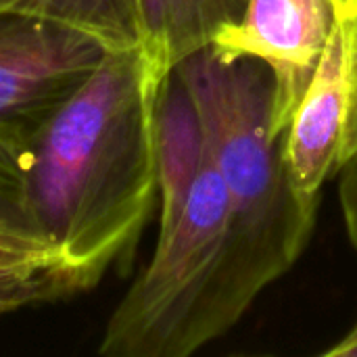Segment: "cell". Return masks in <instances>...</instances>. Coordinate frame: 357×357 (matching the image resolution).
Here are the masks:
<instances>
[{"instance_id":"cell-1","label":"cell","mask_w":357,"mask_h":357,"mask_svg":"<svg viewBox=\"0 0 357 357\" xmlns=\"http://www.w3.org/2000/svg\"><path fill=\"white\" fill-rule=\"evenodd\" d=\"M165 82L144 46L107 50L31 132L23 213L94 287L132 255L153 211Z\"/></svg>"},{"instance_id":"cell-2","label":"cell","mask_w":357,"mask_h":357,"mask_svg":"<svg viewBox=\"0 0 357 357\" xmlns=\"http://www.w3.org/2000/svg\"><path fill=\"white\" fill-rule=\"evenodd\" d=\"M226 188L230 238L205 312L203 347L226 335L305 251L318 207L303 203L282 161L274 126V79L255 59L222 61L209 46L174 69Z\"/></svg>"},{"instance_id":"cell-3","label":"cell","mask_w":357,"mask_h":357,"mask_svg":"<svg viewBox=\"0 0 357 357\" xmlns=\"http://www.w3.org/2000/svg\"><path fill=\"white\" fill-rule=\"evenodd\" d=\"M230 238L226 188L203 144L199 167L176 211L159 220L155 253L107 320L105 357H188L203 349L201 328Z\"/></svg>"},{"instance_id":"cell-4","label":"cell","mask_w":357,"mask_h":357,"mask_svg":"<svg viewBox=\"0 0 357 357\" xmlns=\"http://www.w3.org/2000/svg\"><path fill=\"white\" fill-rule=\"evenodd\" d=\"M105 52L100 42L77 29L0 13V123L33 132Z\"/></svg>"},{"instance_id":"cell-5","label":"cell","mask_w":357,"mask_h":357,"mask_svg":"<svg viewBox=\"0 0 357 357\" xmlns=\"http://www.w3.org/2000/svg\"><path fill=\"white\" fill-rule=\"evenodd\" d=\"M337 15L331 0H247L209 48L222 61H261L274 79V126H287L316 71Z\"/></svg>"},{"instance_id":"cell-6","label":"cell","mask_w":357,"mask_h":357,"mask_svg":"<svg viewBox=\"0 0 357 357\" xmlns=\"http://www.w3.org/2000/svg\"><path fill=\"white\" fill-rule=\"evenodd\" d=\"M354 23L335 19L316 71L282 136V161L297 197L320 205L326 180L339 172L351 98Z\"/></svg>"},{"instance_id":"cell-7","label":"cell","mask_w":357,"mask_h":357,"mask_svg":"<svg viewBox=\"0 0 357 357\" xmlns=\"http://www.w3.org/2000/svg\"><path fill=\"white\" fill-rule=\"evenodd\" d=\"M247 0H142L146 52L163 77L205 50L215 33L234 23Z\"/></svg>"},{"instance_id":"cell-8","label":"cell","mask_w":357,"mask_h":357,"mask_svg":"<svg viewBox=\"0 0 357 357\" xmlns=\"http://www.w3.org/2000/svg\"><path fill=\"white\" fill-rule=\"evenodd\" d=\"M0 13L36 17L77 29L107 50L146 48L142 0H0Z\"/></svg>"},{"instance_id":"cell-9","label":"cell","mask_w":357,"mask_h":357,"mask_svg":"<svg viewBox=\"0 0 357 357\" xmlns=\"http://www.w3.org/2000/svg\"><path fill=\"white\" fill-rule=\"evenodd\" d=\"M92 287L65 257L0 264V318L29 305L73 297Z\"/></svg>"},{"instance_id":"cell-10","label":"cell","mask_w":357,"mask_h":357,"mask_svg":"<svg viewBox=\"0 0 357 357\" xmlns=\"http://www.w3.org/2000/svg\"><path fill=\"white\" fill-rule=\"evenodd\" d=\"M29 138V130L0 123V211H13L23 218L27 165L31 155Z\"/></svg>"},{"instance_id":"cell-11","label":"cell","mask_w":357,"mask_h":357,"mask_svg":"<svg viewBox=\"0 0 357 357\" xmlns=\"http://www.w3.org/2000/svg\"><path fill=\"white\" fill-rule=\"evenodd\" d=\"M56 257H63V253L23 215L0 211V264Z\"/></svg>"},{"instance_id":"cell-12","label":"cell","mask_w":357,"mask_h":357,"mask_svg":"<svg viewBox=\"0 0 357 357\" xmlns=\"http://www.w3.org/2000/svg\"><path fill=\"white\" fill-rule=\"evenodd\" d=\"M339 203L349 243L357 251V153L339 167Z\"/></svg>"},{"instance_id":"cell-13","label":"cell","mask_w":357,"mask_h":357,"mask_svg":"<svg viewBox=\"0 0 357 357\" xmlns=\"http://www.w3.org/2000/svg\"><path fill=\"white\" fill-rule=\"evenodd\" d=\"M354 153H357V17L354 21V50H351V98H349V113H347V126L343 138L341 165Z\"/></svg>"},{"instance_id":"cell-14","label":"cell","mask_w":357,"mask_h":357,"mask_svg":"<svg viewBox=\"0 0 357 357\" xmlns=\"http://www.w3.org/2000/svg\"><path fill=\"white\" fill-rule=\"evenodd\" d=\"M326 357H357V324L343 337L339 339L331 349L324 351Z\"/></svg>"},{"instance_id":"cell-15","label":"cell","mask_w":357,"mask_h":357,"mask_svg":"<svg viewBox=\"0 0 357 357\" xmlns=\"http://www.w3.org/2000/svg\"><path fill=\"white\" fill-rule=\"evenodd\" d=\"M339 21L354 23L357 17V0H331Z\"/></svg>"}]
</instances>
